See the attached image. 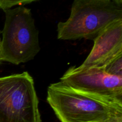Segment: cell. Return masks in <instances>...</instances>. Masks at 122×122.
I'll use <instances>...</instances> for the list:
<instances>
[{
    "instance_id": "cell-1",
    "label": "cell",
    "mask_w": 122,
    "mask_h": 122,
    "mask_svg": "<svg viewBox=\"0 0 122 122\" xmlns=\"http://www.w3.org/2000/svg\"><path fill=\"white\" fill-rule=\"evenodd\" d=\"M46 101L61 122H122V104L78 91L61 82L49 86Z\"/></svg>"
},
{
    "instance_id": "cell-2",
    "label": "cell",
    "mask_w": 122,
    "mask_h": 122,
    "mask_svg": "<svg viewBox=\"0 0 122 122\" xmlns=\"http://www.w3.org/2000/svg\"><path fill=\"white\" fill-rule=\"evenodd\" d=\"M122 19V7L112 0H73L69 19L58 23L60 40L94 39L113 23Z\"/></svg>"
},
{
    "instance_id": "cell-3",
    "label": "cell",
    "mask_w": 122,
    "mask_h": 122,
    "mask_svg": "<svg viewBox=\"0 0 122 122\" xmlns=\"http://www.w3.org/2000/svg\"><path fill=\"white\" fill-rule=\"evenodd\" d=\"M4 12L5 20L1 32L2 61L18 65L32 60L41 48L31 10L18 6Z\"/></svg>"
},
{
    "instance_id": "cell-4",
    "label": "cell",
    "mask_w": 122,
    "mask_h": 122,
    "mask_svg": "<svg viewBox=\"0 0 122 122\" xmlns=\"http://www.w3.org/2000/svg\"><path fill=\"white\" fill-rule=\"evenodd\" d=\"M38 105L28 72L0 77V122H42Z\"/></svg>"
},
{
    "instance_id": "cell-5",
    "label": "cell",
    "mask_w": 122,
    "mask_h": 122,
    "mask_svg": "<svg viewBox=\"0 0 122 122\" xmlns=\"http://www.w3.org/2000/svg\"><path fill=\"white\" fill-rule=\"evenodd\" d=\"M60 82L78 91L122 104V77L109 75L102 67L73 66Z\"/></svg>"
},
{
    "instance_id": "cell-6",
    "label": "cell",
    "mask_w": 122,
    "mask_h": 122,
    "mask_svg": "<svg viewBox=\"0 0 122 122\" xmlns=\"http://www.w3.org/2000/svg\"><path fill=\"white\" fill-rule=\"evenodd\" d=\"M94 46L82 67H102L122 54V19L105 29L94 39Z\"/></svg>"
},
{
    "instance_id": "cell-7",
    "label": "cell",
    "mask_w": 122,
    "mask_h": 122,
    "mask_svg": "<svg viewBox=\"0 0 122 122\" xmlns=\"http://www.w3.org/2000/svg\"><path fill=\"white\" fill-rule=\"evenodd\" d=\"M102 67L109 75L122 77V54L108 61Z\"/></svg>"
},
{
    "instance_id": "cell-8",
    "label": "cell",
    "mask_w": 122,
    "mask_h": 122,
    "mask_svg": "<svg viewBox=\"0 0 122 122\" xmlns=\"http://www.w3.org/2000/svg\"><path fill=\"white\" fill-rule=\"evenodd\" d=\"M38 0H0V9L4 11L15 6H23Z\"/></svg>"
},
{
    "instance_id": "cell-9",
    "label": "cell",
    "mask_w": 122,
    "mask_h": 122,
    "mask_svg": "<svg viewBox=\"0 0 122 122\" xmlns=\"http://www.w3.org/2000/svg\"><path fill=\"white\" fill-rule=\"evenodd\" d=\"M1 32L0 31V35H1ZM2 61V47H1V39L0 36V63Z\"/></svg>"
},
{
    "instance_id": "cell-10",
    "label": "cell",
    "mask_w": 122,
    "mask_h": 122,
    "mask_svg": "<svg viewBox=\"0 0 122 122\" xmlns=\"http://www.w3.org/2000/svg\"><path fill=\"white\" fill-rule=\"evenodd\" d=\"M112 1L117 4L118 5L122 7V0H112Z\"/></svg>"
}]
</instances>
